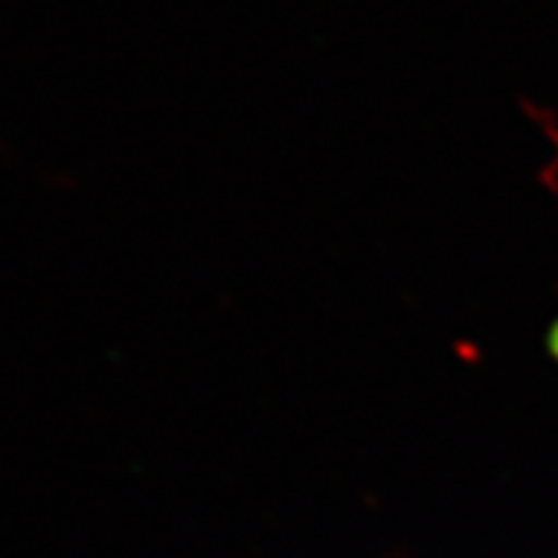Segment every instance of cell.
Instances as JSON below:
<instances>
[{
    "label": "cell",
    "mask_w": 558,
    "mask_h": 558,
    "mask_svg": "<svg viewBox=\"0 0 558 558\" xmlns=\"http://www.w3.org/2000/svg\"><path fill=\"white\" fill-rule=\"evenodd\" d=\"M547 348H550L553 360L558 362V319H556V323H553L550 333H547Z\"/></svg>",
    "instance_id": "obj_1"
}]
</instances>
